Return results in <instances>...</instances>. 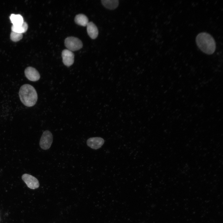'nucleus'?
<instances>
[{
  "mask_svg": "<svg viewBox=\"0 0 223 223\" xmlns=\"http://www.w3.org/2000/svg\"><path fill=\"white\" fill-rule=\"evenodd\" d=\"M196 42L199 48L206 54H212L215 50V41L212 36L207 33H199L196 36Z\"/></svg>",
  "mask_w": 223,
  "mask_h": 223,
  "instance_id": "obj_1",
  "label": "nucleus"
},
{
  "mask_svg": "<svg viewBox=\"0 0 223 223\" xmlns=\"http://www.w3.org/2000/svg\"><path fill=\"white\" fill-rule=\"evenodd\" d=\"M19 95L21 102L25 106L31 107L36 103L37 94L34 87L28 84L22 85L20 88Z\"/></svg>",
  "mask_w": 223,
  "mask_h": 223,
  "instance_id": "obj_2",
  "label": "nucleus"
},
{
  "mask_svg": "<svg viewBox=\"0 0 223 223\" xmlns=\"http://www.w3.org/2000/svg\"><path fill=\"white\" fill-rule=\"evenodd\" d=\"M65 46L67 49L71 51L78 50L81 48L83 44L79 38L74 37H67L64 41Z\"/></svg>",
  "mask_w": 223,
  "mask_h": 223,
  "instance_id": "obj_3",
  "label": "nucleus"
},
{
  "mask_svg": "<svg viewBox=\"0 0 223 223\" xmlns=\"http://www.w3.org/2000/svg\"><path fill=\"white\" fill-rule=\"evenodd\" d=\"M53 140L52 133L49 130L44 131L40 139L39 145L42 149H48L50 147Z\"/></svg>",
  "mask_w": 223,
  "mask_h": 223,
  "instance_id": "obj_4",
  "label": "nucleus"
},
{
  "mask_svg": "<svg viewBox=\"0 0 223 223\" xmlns=\"http://www.w3.org/2000/svg\"><path fill=\"white\" fill-rule=\"evenodd\" d=\"M22 179L27 186L31 189H35L37 188L39 186L38 180L31 175L25 173L22 175Z\"/></svg>",
  "mask_w": 223,
  "mask_h": 223,
  "instance_id": "obj_5",
  "label": "nucleus"
},
{
  "mask_svg": "<svg viewBox=\"0 0 223 223\" xmlns=\"http://www.w3.org/2000/svg\"><path fill=\"white\" fill-rule=\"evenodd\" d=\"M24 74L26 77L31 81H37L40 77L38 72L35 68L31 67H28L25 69Z\"/></svg>",
  "mask_w": 223,
  "mask_h": 223,
  "instance_id": "obj_6",
  "label": "nucleus"
},
{
  "mask_svg": "<svg viewBox=\"0 0 223 223\" xmlns=\"http://www.w3.org/2000/svg\"><path fill=\"white\" fill-rule=\"evenodd\" d=\"M62 57L63 64L67 66L72 65L74 62V55L71 51L64 49L62 52Z\"/></svg>",
  "mask_w": 223,
  "mask_h": 223,
  "instance_id": "obj_7",
  "label": "nucleus"
},
{
  "mask_svg": "<svg viewBox=\"0 0 223 223\" xmlns=\"http://www.w3.org/2000/svg\"><path fill=\"white\" fill-rule=\"evenodd\" d=\"M103 139L100 137H93L89 138L87 141V145L90 148L95 149L101 147L104 143Z\"/></svg>",
  "mask_w": 223,
  "mask_h": 223,
  "instance_id": "obj_8",
  "label": "nucleus"
},
{
  "mask_svg": "<svg viewBox=\"0 0 223 223\" xmlns=\"http://www.w3.org/2000/svg\"><path fill=\"white\" fill-rule=\"evenodd\" d=\"M86 26L87 31L89 36L92 39H95L98 33V29L96 26L93 22H90Z\"/></svg>",
  "mask_w": 223,
  "mask_h": 223,
  "instance_id": "obj_9",
  "label": "nucleus"
},
{
  "mask_svg": "<svg viewBox=\"0 0 223 223\" xmlns=\"http://www.w3.org/2000/svg\"><path fill=\"white\" fill-rule=\"evenodd\" d=\"M74 21L77 24L82 26H86L89 23L88 17L82 14H80L76 15L75 17Z\"/></svg>",
  "mask_w": 223,
  "mask_h": 223,
  "instance_id": "obj_10",
  "label": "nucleus"
},
{
  "mask_svg": "<svg viewBox=\"0 0 223 223\" xmlns=\"http://www.w3.org/2000/svg\"><path fill=\"white\" fill-rule=\"evenodd\" d=\"M28 28V25L25 22L22 24L18 25H13L11 27L12 32L22 34L26 32Z\"/></svg>",
  "mask_w": 223,
  "mask_h": 223,
  "instance_id": "obj_11",
  "label": "nucleus"
},
{
  "mask_svg": "<svg viewBox=\"0 0 223 223\" xmlns=\"http://www.w3.org/2000/svg\"><path fill=\"white\" fill-rule=\"evenodd\" d=\"M101 2L105 7L109 9H115L119 4L118 0H102Z\"/></svg>",
  "mask_w": 223,
  "mask_h": 223,
  "instance_id": "obj_12",
  "label": "nucleus"
},
{
  "mask_svg": "<svg viewBox=\"0 0 223 223\" xmlns=\"http://www.w3.org/2000/svg\"><path fill=\"white\" fill-rule=\"evenodd\" d=\"M10 19L13 25H19L24 22L22 16L19 14H12L10 16Z\"/></svg>",
  "mask_w": 223,
  "mask_h": 223,
  "instance_id": "obj_13",
  "label": "nucleus"
},
{
  "mask_svg": "<svg viewBox=\"0 0 223 223\" xmlns=\"http://www.w3.org/2000/svg\"><path fill=\"white\" fill-rule=\"evenodd\" d=\"M22 34L12 32L10 35L11 39L13 42H17L20 40L22 38Z\"/></svg>",
  "mask_w": 223,
  "mask_h": 223,
  "instance_id": "obj_14",
  "label": "nucleus"
}]
</instances>
